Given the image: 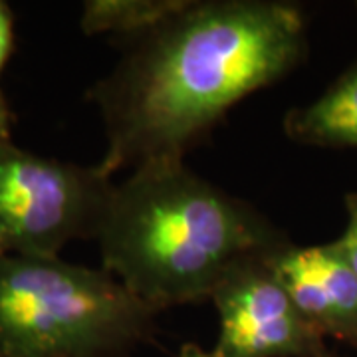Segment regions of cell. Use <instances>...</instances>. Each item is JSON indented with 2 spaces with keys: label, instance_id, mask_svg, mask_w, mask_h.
<instances>
[{
  "label": "cell",
  "instance_id": "5b68a950",
  "mask_svg": "<svg viewBox=\"0 0 357 357\" xmlns=\"http://www.w3.org/2000/svg\"><path fill=\"white\" fill-rule=\"evenodd\" d=\"M272 255L246 256L218 282L211 296L218 314V340L213 354L217 357H340L294 304L274 272Z\"/></svg>",
  "mask_w": 357,
  "mask_h": 357
},
{
  "label": "cell",
  "instance_id": "52a82bcc",
  "mask_svg": "<svg viewBox=\"0 0 357 357\" xmlns=\"http://www.w3.org/2000/svg\"><path fill=\"white\" fill-rule=\"evenodd\" d=\"M288 139L319 149H357V58L316 100L284 115Z\"/></svg>",
  "mask_w": 357,
  "mask_h": 357
},
{
  "label": "cell",
  "instance_id": "30bf717a",
  "mask_svg": "<svg viewBox=\"0 0 357 357\" xmlns=\"http://www.w3.org/2000/svg\"><path fill=\"white\" fill-rule=\"evenodd\" d=\"M345 211H347V222L344 232L333 241L337 250L342 252L345 262L356 272L357 276V191L349 192L345 197Z\"/></svg>",
  "mask_w": 357,
  "mask_h": 357
},
{
  "label": "cell",
  "instance_id": "277c9868",
  "mask_svg": "<svg viewBox=\"0 0 357 357\" xmlns=\"http://www.w3.org/2000/svg\"><path fill=\"white\" fill-rule=\"evenodd\" d=\"M114 189L98 165H77L0 141V256H60L96 238Z\"/></svg>",
  "mask_w": 357,
  "mask_h": 357
},
{
  "label": "cell",
  "instance_id": "ba28073f",
  "mask_svg": "<svg viewBox=\"0 0 357 357\" xmlns=\"http://www.w3.org/2000/svg\"><path fill=\"white\" fill-rule=\"evenodd\" d=\"M183 4L185 0H88L79 30L86 36L114 34L115 40H126L163 22Z\"/></svg>",
  "mask_w": 357,
  "mask_h": 357
},
{
  "label": "cell",
  "instance_id": "3957f363",
  "mask_svg": "<svg viewBox=\"0 0 357 357\" xmlns=\"http://www.w3.org/2000/svg\"><path fill=\"white\" fill-rule=\"evenodd\" d=\"M157 314L103 268L0 256V357H131Z\"/></svg>",
  "mask_w": 357,
  "mask_h": 357
},
{
  "label": "cell",
  "instance_id": "6da1fadb",
  "mask_svg": "<svg viewBox=\"0 0 357 357\" xmlns=\"http://www.w3.org/2000/svg\"><path fill=\"white\" fill-rule=\"evenodd\" d=\"M88 89L105 131L98 169L114 177L147 161L185 159L244 98L307 58L304 10L282 0H185Z\"/></svg>",
  "mask_w": 357,
  "mask_h": 357
},
{
  "label": "cell",
  "instance_id": "8fae6325",
  "mask_svg": "<svg viewBox=\"0 0 357 357\" xmlns=\"http://www.w3.org/2000/svg\"><path fill=\"white\" fill-rule=\"evenodd\" d=\"M178 357H217L213 351H206L201 345L185 344L178 351Z\"/></svg>",
  "mask_w": 357,
  "mask_h": 357
},
{
  "label": "cell",
  "instance_id": "8992f818",
  "mask_svg": "<svg viewBox=\"0 0 357 357\" xmlns=\"http://www.w3.org/2000/svg\"><path fill=\"white\" fill-rule=\"evenodd\" d=\"M270 260L310 326L321 337L357 347V276L337 246L290 243Z\"/></svg>",
  "mask_w": 357,
  "mask_h": 357
},
{
  "label": "cell",
  "instance_id": "7a4b0ae2",
  "mask_svg": "<svg viewBox=\"0 0 357 357\" xmlns=\"http://www.w3.org/2000/svg\"><path fill=\"white\" fill-rule=\"evenodd\" d=\"M96 241L102 268L155 314L211 296L246 256L292 243L256 206L185 159L147 161L114 183Z\"/></svg>",
  "mask_w": 357,
  "mask_h": 357
},
{
  "label": "cell",
  "instance_id": "9c48e42d",
  "mask_svg": "<svg viewBox=\"0 0 357 357\" xmlns=\"http://www.w3.org/2000/svg\"><path fill=\"white\" fill-rule=\"evenodd\" d=\"M14 50V13L8 2L0 0V141L13 139L14 115L2 91V72Z\"/></svg>",
  "mask_w": 357,
  "mask_h": 357
}]
</instances>
